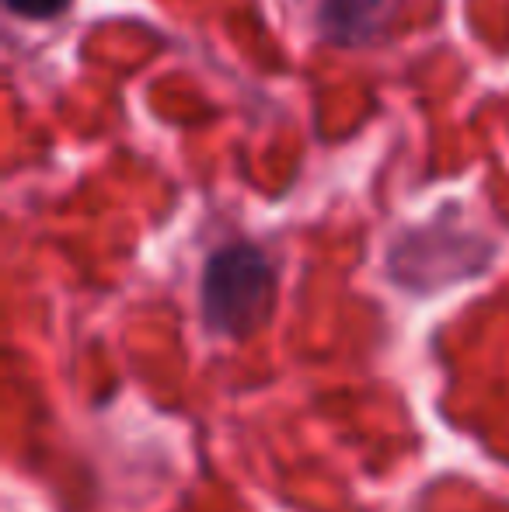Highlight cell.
<instances>
[{
    "label": "cell",
    "instance_id": "cell-2",
    "mask_svg": "<svg viewBox=\"0 0 509 512\" xmlns=\"http://www.w3.org/2000/svg\"><path fill=\"white\" fill-rule=\"evenodd\" d=\"M67 4L70 0H7V7L21 18H53V14L67 11Z\"/></svg>",
    "mask_w": 509,
    "mask_h": 512
},
{
    "label": "cell",
    "instance_id": "cell-1",
    "mask_svg": "<svg viewBox=\"0 0 509 512\" xmlns=\"http://www.w3.org/2000/svg\"><path fill=\"white\" fill-rule=\"evenodd\" d=\"M276 297V272L255 244H227L203 269V321L213 335L248 338L265 324Z\"/></svg>",
    "mask_w": 509,
    "mask_h": 512
}]
</instances>
